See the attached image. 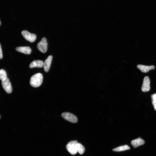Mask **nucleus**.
<instances>
[{"instance_id":"f257e3e1","label":"nucleus","mask_w":156,"mask_h":156,"mask_svg":"<svg viewBox=\"0 0 156 156\" xmlns=\"http://www.w3.org/2000/svg\"><path fill=\"white\" fill-rule=\"evenodd\" d=\"M43 79V76L41 73H36L31 77L30 81V84L34 87H38L42 84Z\"/></svg>"},{"instance_id":"f03ea898","label":"nucleus","mask_w":156,"mask_h":156,"mask_svg":"<svg viewBox=\"0 0 156 156\" xmlns=\"http://www.w3.org/2000/svg\"><path fill=\"white\" fill-rule=\"evenodd\" d=\"M78 143L76 140L70 141L67 144L66 148L68 152L71 154L74 155L77 152L76 144Z\"/></svg>"},{"instance_id":"7ed1b4c3","label":"nucleus","mask_w":156,"mask_h":156,"mask_svg":"<svg viewBox=\"0 0 156 156\" xmlns=\"http://www.w3.org/2000/svg\"><path fill=\"white\" fill-rule=\"evenodd\" d=\"M62 116L65 120L73 123H76L78 121L76 116L69 112H63L62 114Z\"/></svg>"},{"instance_id":"20e7f679","label":"nucleus","mask_w":156,"mask_h":156,"mask_svg":"<svg viewBox=\"0 0 156 156\" xmlns=\"http://www.w3.org/2000/svg\"><path fill=\"white\" fill-rule=\"evenodd\" d=\"M47 42L46 38H43L37 45L38 50L43 53H45L47 49Z\"/></svg>"},{"instance_id":"39448f33","label":"nucleus","mask_w":156,"mask_h":156,"mask_svg":"<svg viewBox=\"0 0 156 156\" xmlns=\"http://www.w3.org/2000/svg\"><path fill=\"white\" fill-rule=\"evenodd\" d=\"M21 34L26 40L31 42H34L36 38L35 34L31 33L27 30L22 31Z\"/></svg>"},{"instance_id":"423d86ee","label":"nucleus","mask_w":156,"mask_h":156,"mask_svg":"<svg viewBox=\"0 0 156 156\" xmlns=\"http://www.w3.org/2000/svg\"><path fill=\"white\" fill-rule=\"evenodd\" d=\"M2 85L4 90L8 93H11L12 91L11 83L9 79L7 77L2 81Z\"/></svg>"},{"instance_id":"0eeeda50","label":"nucleus","mask_w":156,"mask_h":156,"mask_svg":"<svg viewBox=\"0 0 156 156\" xmlns=\"http://www.w3.org/2000/svg\"><path fill=\"white\" fill-rule=\"evenodd\" d=\"M150 80L149 78L146 76L144 78L143 83L141 88V90L143 92H146L149 91L150 89Z\"/></svg>"},{"instance_id":"6e6552de","label":"nucleus","mask_w":156,"mask_h":156,"mask_svg":"<svg viewBox=\"0 0 156 156\" xmlns=\"http://www.w3.org/2000/svg\"><path fill=\"white\" fill-rule=\"evenodd\" d=\"M52 58V56L50 55L48 56L44 62L43 68L44 71L46 72H48L49 70Z\"/></svg>"},{"instance_id":"1a4fd4ad","label":"nucleus","mask_w":156,"mask_h":156,"mask_svg":"<svg viewBox=\"0 0 156 156\" xmlns=\"http://www.w3.org/2000/svg\"><path fill=\"white\" fill-rule=\"evenodd\" d=\"M137 67L142 72L144 73L148 72L149 70H153L155 68V66L153 65L147 66L141 64L138 65Z\"/></svg>"},{"instance_id":"9d476101","label":"nucleus","mask_w":156,"mask_h":156,"mask_svg":"<svg viewBox=\"0 0 156 156\" xmlns=\"http://www.w3.org/2000/svg\"><path fill=\"white\" fill-rule=\"evenodd\" d=\"M15 49L18 52L27 55L30 54L31 51V48L28 46L18 47Z\"/></svg>"},{"instance_id":"9b49d317","label":"nucleus","mask_w":156,"mask_h":156,"mask_svg":"<svg viewBox=\"0 0 156 156\" xmlns=\"http://www.w3.org/2000/svg\"><path fill=\"white\" fill-rule=\"evenodd\" d=\"M145 143L143 139L140 137L132 140L131 142V145L134 148H136L140 146L143 145Z\"/></svg>"},{"instance_id":"f8f14e48","label":"nucleus","mask_w":156,"mask_h":156,"mask_svg":"<svg viewBox=\"0 0 156 156\" xmlns=\"http://www.w3.org/2000/svg\"><path fill=\"white\" fill-rule=\"evenodd\" d=\"M44 62L43 61L40 60H35L32 61L29 65V68H31L34 67L40 68L43 66Z\"/></svg>"},{"instance_id":"ddd939ff","label":"nucleus","mask_w":156,"mask_h":156,"mask_svg":"<svg viewBox=\"0 0 156 156\" xmlns=\"http://www.w3.org/2000/svg\"><path fill=\"white\" fill-rule=\"evenodd\" d=\"M130 149V148L128 145H125L118 147L115 148L113 149V151L117 152L122 151L129 150Z\"/></svg>"},{"instance_id":"4468645a","label":"nucleus","mask_w":156,"mask_h":156,"mask_svg":"<svg viewBox=\"0 0 156 156\" xmlns=\"http://www.w3.org/2000/svg\"><path fill=\"white\" fill-rule=\"evenodd\" d=\"M77 152L80 154H83L85 152L84 147L80 143H77L76 144Z\"/></svg>"},{"instance_id":"2eb2a0df","label":"nucleus","mask_w":156,"mask_h":156,"mask_svg":"<svg viewBox=\"0 0 156 156\" xmlns=\"http://www.w3.org/2000/svg\"><path fill=\"white\" fill-rule=\"evenodd\" d=\"M7 77V75L5 70L3 69L0 70V80L2 81Z\"/></svg>"},{"instance_id":"dca6fc26","label":"nucleus","mask_w":156,"mask_h":156,"mask_svg":"<svg viewBox=\"0 0 156 156\" xmlns=\"http://www.w3.org/2000/svg\"><path fill=\"white\" fill-rule=\"evenodd\" d=\"M152 104L154 108L156 111V99H151Z\"/></svg>"},{"instance_id":"f3484780","label":"nucleus","mask_w":156,"mask_h":156,"mask_svg":"<svg viewBox=\"0 0 156 156\" xmlns=\"http://www.w3.org/2000/svg\"><path fill=\"white\" fill-rule=\"evenodd\" d=\"M3 57V55L1 48V44H0V59H1Z\"/></svg>"},{"instance_id":"a211bd4d","label":"nucleus","mask_w":156,"mask_h":156,"mask_svg":"<svg viewBox=\"0 0 156 156\" xmlns=\"http://www.w3.org/2000/svg\"><path fill=\"white\" fill-rule=\"evenodd\" d=\"M151 99H156V93L151 95Z\"/></svg>"},{"instance_id":"6ab92c4d","label":"nucleus","mask_w":156,"mask_h":156,"mask_svg":"<svg viewBox=\"0 0 156 156\" xmlns=\"http://www.w3.org/2000/svg\"><path fill=\"white\" fill-rule=\"evenodd\" d=\"M1 25V21H0V25Z\"/></svg>"},{"instance_id":"aec40b11","label":"nucleus","mask_w":156,"mask_h":156,"mask_svg":"<svg viewBox=\"0 0 156 156\" xmlns=\"http://www.w3.org/2000/svg\"></svg>"}]
</instances>
